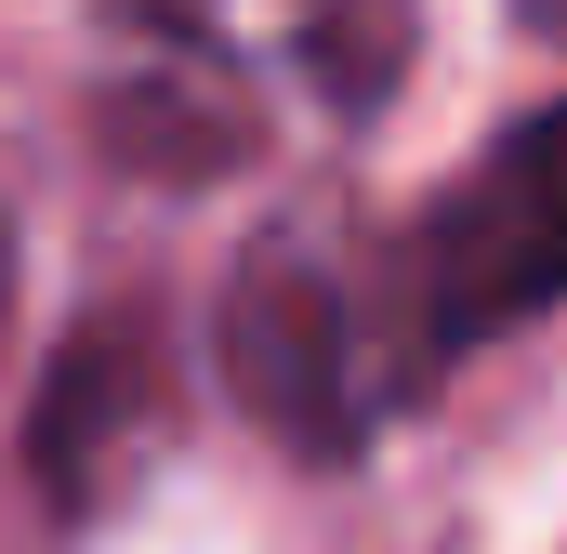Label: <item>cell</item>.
<instances>
[{"label":"cell","instance_id":"obj_4","mask_svg":"<svg viewBox=\"0 0 567 554\" xmlns=\"http://www.w3.org/2000/svg\"><path fill=\"white\" fill-rule=\"evenodd\" d=\"M0 304H13V225H0Z\"/></svg>","mask_w":567,"mask_h":554},{"label":"cell","instance_id":"obj_1","mask_svg":"<svg viewBox=\"0 0 567 554\" xmlns=\"http://www.w3.org/2000/svg\"><path fill=\"white\" fill-rule=\"evenodd\" d=\"M567 304V93L502 120V145L435 185L423 225L396 238V265L370 290V343H383V383L410 397L449 357H488L502 330L555 317Z\"/></svg>","mask_w":567,"mask_h":554},{"label":"cell","instance_id":"obj_2","mask_svg":"<svg viewBox=\"0 0 567 554\" xmlns=\"http://www.w3.org/2000/svg\"><path fill=\"white\" fill-rule=\"evenodd\" d=\"M225 383L251 397V422L290 462H357L370 422L396 410L357 277H330L317 252H251L225 277Z\"/></svg>","mask_w":567,"mask_h":554},{"label":"cell","instance_id":"obj_5","mask_svg":"<svg viewBox=\"0 0 567 554\" xmlns=\"http://www.w3.org/2000/svg\"><path fill=\"white\" fill-rule=\"evenodd\" d=\"M542 13H555V27H567V0H542Z\"/></svg>","mask_w":567,"mask_h":554},{"label":"cell","instance_id":"obj_3","mask_svg":"<svg viewBox=\"0 0 567 554\" xmlns=\"http://www.w3.org/2000/svg\"><path fill=\"white\" fill-rule=\"evenodd\" d=\"M145 435H158V357H145V330L133 317H80L66 357H53L40 397H27V489H40L53 515H93L106 475L133 462Z\"/></svg>","mask_w":567,"mask_h":554}]
</instances>
